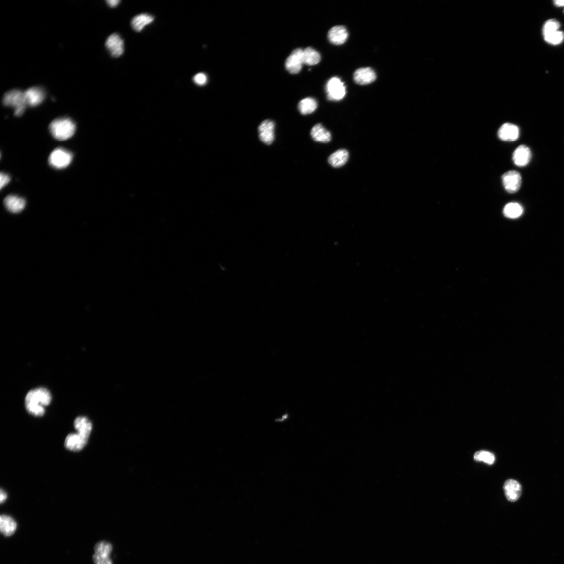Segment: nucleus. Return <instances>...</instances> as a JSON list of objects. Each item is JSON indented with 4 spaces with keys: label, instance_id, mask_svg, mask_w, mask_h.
I'll return each instance as SVG.
<instances>
[{
    "label": "nucleus",
    "instance_id": "f257e3e1",
    "mask_svg": "<svg viewBox=\"0 0 564 564\" xmlns=\"http://www.w3.org/2000/svg\"><path fill=\"white\" fill-rule=\"evenodd\" d=\"M50 132L54 138L60 141L67 140L75 134L76 125L69 118H58L49 126Z\"/></svg>",
    "mask_w": 564,
    "mask_h": 564
},
{
    "label": "nucleus",
    "instance_id": "f03ea898",
    "mask_svg": "<svg viewBox=\"0 0 564 564\" xmlns=\"http://www.w3.org/2000/svg\"><path fill=\"white\" fill-rule=\"evenodd\" d=\"M5 106L11 107L15 109V115H22L27 106L24 92L19 90H13L6 93L3 100Z\"/></svg>",
    "mask_w": 564,
    "mask_h": 564
},
{
    "label": "nucleus",
    "instance_id": "7ed1b4c3",
    "mask_svg": "<svg viewBox=\"0 0 564 564\" xmlns=\"http://www.w3.org/2000/svg\"><path fill=\"white\" fill-rule=\"evenodd\" d=\"M73 159V155L69 151L59 148L53 150L49 158L50 166L57 169L68 167Z\"/></svg>",
    "mask_w": 564,
    "mask_h": 564
},
{
    "label": "nucleus",
    "instance_id": "20e7f679",
    "mask_svg": "<svg viewBox=\"0 0 564 564\" xmlns=\"http://www.w3.org/2000/svg\"><path fill=\"white\" fill-rule=\"evenodd\" d=\"M328 98L338 101L342 100L346 95L344 83L338 78L334 77L329 80L326 86Z\"/></svg>",
    "mask_w": 564,
    "mask_h": 564
},
{
    "label": "nucleus",
    "instance_id": "39448f33",
    "mask_svg": "<svg viewBox=\"0 0 564 564\" xmlns=\"http://www.w3.org/2000/svg\"><path fill=\"white\" fill-rule=\"evenodd\" d=\"M502 182L506 191L509 193L518 191L522 186L521 175L517 171H508L502 176Z\"/></svg>",
    "mask_w": 564,
    "mask_h": 564
},
{
    "label": "nucleus",
    "instance_id": "423d86ee",
    "mask_svg": "<svg viewBox=\"0 0 564 564\" xmlns=\"http://www.w3.org/2000/svg\"><path fill=\"white\" fill-rule=\"evenodd\" d=\"M303 63V50L297 49L292 52L285 63L286 68L291 74H297L302 69Z\"/></svg>",
    "mask_w": 564,
    "mask_h": 564
},
{
    "label": "nucleus",
    "instance_id": "0eeeda50",
    "mask_svg": "<svg viewBox=\"0 0 564 564\" xmlns=\"http://www.w3.org/2000/svg\"><path fill=\"white\" fill-rule=\"evenodd\" d=\"M274 122L270 120H265L260 124L258 127L259 136L260 140L266 145L272 144L275 140Z\"/></svg>",
    "mask_w": 564,
    "mask_h": 564
},
{
    "label": "nucleus",
    "instance_id": "6e6552de",
    "mask_svg": "<svg viewBox=\"0 0 564 564\" xmlns=\"http://www.w3.org/2000/svg\"><path fill=\"white\" fill-rule=\"evenodd\" d=\"M107 50L114 58L121 56L124 52V40L118 34L115 33L108 37L105 42Z\"/></svg>",
    "mask_w": 564,
    "mask_h": 564
},
{
    "label": "nucleus",
    "instance_id": "1a4fd4ad",
    "mask_svg": "<svg viewBox=\"0 0 564 564\" xmlns=\"http://www.w3.org/2000/svg\"><path fill=\"white\" fill-rule=\"evenodd\" d=\"M27 105L31 107L37 106L45 100L46 92L39 86L32 87L24 92Z\"/></svg>",
    "mask_w": 564,
    "mask_h": 564
},
{
    "label": "nucleus",
    "instance_id": "9d476101",
    "mask_svg": "<svg viewBox=\"0 0 564 564\" xmlns=\"http://www.w3.org/2000/svg\"><path fill=\"white\" fill-rule=\"evenodd\" d=\"M503 489L507 500L511 502L518 501L522 493L521 485L512 479L508 480L505 482Z\"/></svg>",
    "mask_w": 564,
    "mask_h": 564
},
{
    "label": "nucleus",
    "instance_id": "9b49d317",
    "mask_svg": "<svg viewBox=\"0 0 564 564\" xmlns=\"http://www.w3.org/2000/svg\"><path fill=\"white\" fill-rule=\"evenodd\" d=\"M88 439L78 433H70L65 440L64 446L71 451H80L86 445Z\"/></svg>",
    "mask_w": 564,
    "mask_h": 564
},
{
    "label": "nucleus",
    "instance_id": "f8f14e48",
    "mask_svg": "<svg viewBox=\"0 0 564 564\" xmlns=\"http://www.w3.org/2000/svg\"><path fill=\"white\" fill-rule=\"evenodd\" d=\"M519 136V128L511 123H505L499 129L498 136L501 140L506 142H514Z\"/></svg>",
    "mask_w": 564,
    "mask_h": 564
},
{
    "label": "nucleus",
    "instance_id": "ddd939ff",
    "mask_svg": "<svg viewBox=\"0 0 564 564\" xmlns=\"http://www.w3.org/2000/svg\"><path fill=\"white\" fill-rule=\"evenodd\" d=\"M531 158L530 149L525 145L518 146L514 151L513 160L514 164L518 167H525L529 163Z\"/></svg>",
    "mask_w": 564,
    "mask_h": 564
},
{
    "label": "nucleus",
    "instance_id": "4468645a",
    "mask_svg": "<svg viewBox=\"0 0 564 564\" xmlns=\"http://www.w3.org/2000/svg\"><path fill=\"white\" fill-rule=\"evenodd\" d=\"M376 79V74L371 68H363L357 70L354 74L355 82L360 85L373 83Z\"/></svg>",
    "mask_w": 564,
    "mask_h": 564
},
{
    "label": "nucleus",
    "instance_id": "2eb2a0df",
    "mask_svg": "<svg viewBox=\"0 0 564 564\" xmlns=\"http://www.w3.org/2000/svg\"><path fill=\"white\" fill-rule=\"evenodd\" d=\"M17 529V523L11 516L2 515L0 517V531L5 537L13 535Z\"/></svg>",
    "mask_w": 564,
    "mask_h": 564
},
{
    "label": "nucleus",
    "instance_id": "dca6fc26",
    "mask_svg": "<svg viewBox=\"0 0 564 564\" xmlns=\"http://www.w3.org/2000/svg\"><path fill=\"white\" fill-rule=\"evenodd\" d=\"M349 34L346 29L342 26H335L328 32L330 41L335 45H341L348 39Z\"/></svg>",
    "mask_w": 564,
    "mask_h": 564
},
{
    "label": "nucleus",
    "instance_id": "f3484780",
    "mask_svg": "<svg viewBox=\"0 0 564 564\" xmlns=\"http://www.w3.org/2000/svg\"><path fill=\"white\" fill-rule=\"evenodd\" d=\"M74 426L77 433L89 439L92 430V424L88 418L83 416L77 417L74 422Z\"/></svg>",
    "mask_w": 564,
    "mask_h": 564
},
{
    "label": "nucleus",
    "instance_id": "a211bd4d",
    "mask_svg": "<svg viewBox=\"0 0 564 564\" xmlns=\"http://www.w3.org/2000/svg\"><path fill=\"white\" fill-rule=\"evenodd\" d=\"M6 208L13 213H18L22 211L26 206V201L22 198L10 195L4 200Z\"/></svg>",
    "mask_w": 564,
    "mask_h": 564
},
{
    "label": "nucleus",
    "instance_id": "6ab92c4d",
    "mask_svg": "<svg viewBox=\"0 0 564 564\" xmlns=\"http://www.w3.org/2000/svg\"><path fill=\"white\" fill-rule=\"evenodd\" d=\"M311 136L316 142L323 143L330 142L332 139L330 132L321 124L313 127L311 130Z\"/></svg>",
    "mask_w": 564,
    "mask_h": 564
},
{
    "label": "nucleus",
    "instance_id": "aec40b11",
    "mask_svg": "<svg viewBox=\"0 0 564 564\" xmlns=\"http://www.w3.org/2000/svg\"><path fill=\"white\" fill-rule=\"evenodd\" d=\"M349 158V154L345 149H340L335 151L328 159L329 164L334 168H340L343 166Z\"/></svg>",
    "mask_w": 564,
    "mask_h": 564
},
{
    "label": "nucleus",
    "instance_id": "412c9836",
    "mask_svg": "<svg viewBox=\"0 0 564 564\" xmlns=\"http://www.w3.org/2000/svg\"><path fill=\"white\" fill-rule=\"evenodd\" d=\"M154 17L147 14H141L134 17L132 20V26L137 32L142 31L145 27L153 22Z\"/></svg>",
    "mask_w": 564,
    "mask_h": 564
},
{
    "label": "nucleus",
    "instance_id": "4be33fe9",
    "mask_svg": "<svg viewBox=\"0 0 564 564\" xmlns=\"http://www.w3.org/2000/svg\"><path fill=\"white\" fill-rule=\"evenodd\" d=\"M523 208L522 205L516 202L507 204L504 208L503 213L508 218L517 219L522 215Z\"/></svg>",
    "mask_w": 564,
    "mask_h": 564
},
{
    "label": "nucleus",
    "instance_id": "5701e85b",
    "mask_svg": "<svg viewBox=\"0 0 564 564\" xmlns=\"http://www.w3.org/2000/svg\"><path fill=\"white\" fill-rule=\"evenodd\" d=\"M318 103L311 97L302 100L298 104V110L302 115H308L317 110Z\"/></svg>",
    "mask_w": 564,
    "mask_h": 564
},
{
    "label": "nucleus",
    "instance_id": "b1692460",
    "mask_svg": "<svg viewBox=\"0 0 564 564\" xmlns=\"http://www.w3.org/2000/svg\"><path fill=\"white\" fill-rule=\"evenodd\" d=\"M320 53L312 48L308 47L303 50V63L308 66H314L320 62Z\"/></svg>",
    "mask_w": 564,
    "mask_h": 564
},
{
    "label": "nucleus",
    "instance_id": "393cba45",
    "mask_svg": "<svg viewBox=\"0 0 564 564\" xmlns=\"http://www.w3.org/2000/svg\"><path fill=\"white\" fill-rule=\"evenodd\" d=\"M94 550L95 555L111 556L113 551V546L110 542L101 541L96 544Z\"/></svg>",
    "mask_w": 564,
    "mask_h": 564
},
{
    "label": "nucleus",
    "instance_id": "a878e982",
    "mask_svg": "<svg viewBox=\"0 0 564 564\" xmlns=\"http://www.w3.org/2000/svg\"><path fill=\"white\" fill-rule=\"evenodd\" d=\"M545 41L552 45L560 44L564 39V34L563 32L558 30L551 32V33L544 35Z\"/></svg>",
    "mask_w": 564,
    "mask_h": 564
},
{
    "label": "nucleus",
    "instance_id": "bb28decb",
    "mask_svg": "<svg viewBox=\"0 0 564 564\" xmlns=\"http://www.w3.org/2000/svg\"><path fill=\"white\" fill-rule=\"evenodd\" d=\"M40 404L43 406H48L51 401L52 396L49 390L43 387L35 389Z\"/></svg>",
    "mask_w": 564,
    "mask_h": 564
},
{
    "label": "nucleus",
    "instance_id": "cd10ccee",
    "mask_svg": "<svg viewBox=\"0 0 564 564\" xmlns=\"http://www.w3.org/2000/svg\"><path fill=\"white\" fill-rule=\"evenodd\" d=\"M474 459L476 461H482L488 464H493L495 460L494 455L490 452L480 451L477 452L474 455Z\"/></svg>",
    "mask_w": 564,
    "mask_h": 564
},
{
    "label": "nucleus",
    "instance_id": "c85d7f7f",
    "mask_svg": "<svg viewBox=\"0 0 564 564\" xmlns=\"http://www.w3.org/2000/svg\"><path fill=\"white\" fill-rule=\"evenodd\" d=\"M29 413L36 417H41L45 413L44 406L39 404H25Z\"/></svg>",
    "mask_w": 564,
    "mask_h": 564
},
{
    "label": "nucleus",
    "instance_id": "c756f323",
    "mask_svg": "<svg viewBox=\"0 0 564 564\" xmlns=\"http://www.w3.org/2000/svg\"><path fill=\"white\" fill-rule=\"evenodd\" d=\"M560 24L556 20H549L545 24L543 28V35H546L551 32L559 30Z\"/></svg>",
    "mask_w": 564,
    "mask_h": 564
},
{
    "label": "nucleus",
    "instance_id": "7c9ffc66",
    "mask_svg": "<svg viewBox=\"0 0 564 564\" xmlns=\"http://www.w3.org/2000/svg\"><path fill=\"white\" fill-rule=\"evenodd\" d=\"M92 559L94 564H113L111 556L94 554Z\"/></svg>",
    "mask_w": 564,
    "mask_h": 564
},
{
    "label": "nucleus",
    "instance_id": "2f4dec72",
    "mask_svg": "<svg viewBox=\"0 0 564 564\" xmlns=\"http://www.w3.org/2000/svg\"><path fill=\"white\" fill-rule=\"evenodd\" d=\"M208 77L204 73H200L194 76L193 77V81L197 85L199 86H203L208 82Z\"/></svg>",
    "mask_w": 564,
    "mask_h": 564
},
{
    "label": "nucleus",
    "instance_id": "473e14b6",
    "mask_svg": "<svg viewBox=\"0 0 564 564\" xmlns=\"http://www.w3.org/2000/svg\"><path fill=\"white\" fill-rule=\"evenodd\" d=\"M10 181V178L9 175L6 174L5 173L2 172L1 176H0V188L2 189L4 187L6 186Z\"/></svg>",
    "mask_w": 564,
    "mask_h": 564
},
{
    "label": "nucleus",
    "instance_id": "72a5a7b5",
    "mask_svg": "<svg viewBox=\"0 0 564 564\" xmlns=\"http://www.w3.org/2000/svg\"><path fill=\"white\" fill-rule=\"evenodd\" d=\"M7 498V495L6 493L3 489H1V491H0V502H1V503L2 504L4 503Z\"/></svg>",
    "mask_w": 564,
    "mask_h": 564
},
{
    "label": "nucleus",
    "instance_id": "f704fd0d",
    "mask_svg": "<svg viewBox=\"0 0 564 564\" xmlns=\"http://www.w3.org/2000/svg\"><path fill=\"white\" fill-rule=\"evenodd\" d=\"M106 2L107 3V4L111 7H115L119 4V3L121 2V1H119V0H107V1H106Z\"/></svg>",
    "mask_w": 564,
    "mask_h": 564
},
{
    "label": "nucleus",
    "instance_id": "c9c22d12",
    "mask_svg": "<svg viewBox=\"0 0 564 564\" xmlns=\"http://www.w3.org/2000/svg\"><path fill=\"white\" fill-rule=\"evenodd\" d=\"M554 3L557 7H564V0H557Z\"/></svg>",
    "mask_w": 564,
    "mask_h": 564
}]
</instances>
